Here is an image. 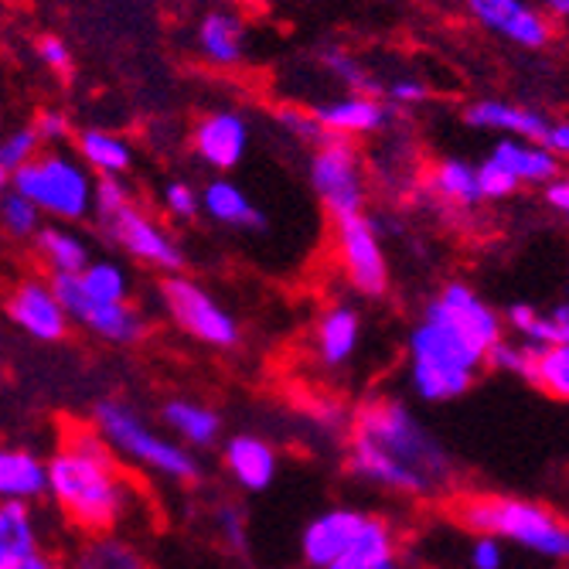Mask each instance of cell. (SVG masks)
Wrapping results in <instances>:
<instances>
[{
    "label": "cell",
    "mask_w": 569,
    "mask_h": 569,
    "mask_svg": "<svg viewBox=\"0 0 569 569\" xmlns=\"http://www.w3.org/2000/svg\"><path fill=\"white\" fill-rule=\"evenodd\" d=\"M348 468L361 481L409 498H430L453 481L447 450L392 399H376L358 412L348 440Z\"/></svg>",
    "instance_id": "cell-1"
},
{
    "label": "cell",
    "mask_w": 569,
    "mask_h": 569,
    "mask_svg": "<svg viewBox=\"0 0 569 569\" xmlns=\"http://www.w3.org/2000/svg\"><path fill=\"white\" fill-rule=\"evenodd\" d=\"M51 498L69 522L107 536L127 511V485L117 468V450L99 430H76L66 447L48 460Z\"/></svg>",
    "instance_id": "cell-2"
},
{
    "label": "cell",
    "mask_w": 569,
    "mask_h": 569,
    "mask_svg": "<svg viewBox=\"0 0 569 569\" xmlns=\"http://www.w3.org/2000/svg\"><path fill=\"white\" fill-rule=\"evenodd\" d=\"M481 366H488V351L463 335L443 310L430 300L423 318L409 331V386L427 402H450L463 396Z\"/></svg>",
    "instance_id": "cell-3"
},
{
    "label": "cell",
    "mask_w": 569,
    "mask_h": 569,
    "mask_svg": "<svg viewBox=\"0 0 569 569\" xmlns=\"http://www.w3.org/2000/svg\"><path fill=\"white\" fill-rule=\"evenodd\" d=\"M96 184L99 178L82 164L79 153L41 150L38 158L11 178L24 198H31L48 222L79 226L96 216Z\"/></svg>",
    "instance_id": "cell-4"
},
{
    "label": "cell",
    "mask_w": 569,
    "mask_h": 569,
    "mask_svg": "<svg viewBox=\"0 0 569 569\" xmlns=\"http://www.w3.org/2000/svg\"><path fill=\"white\" fill-rule=\"evenodd\" d=\"M460 519L478 536H495L501 542H515L546 559H569V529L556 515L536 501L522 498H468L460 505Z\"/></svg>",
    "instance_id": "cell-5"
},
{
    "label": "cell",
    "mask_w": 569,
    "mask_h": 569,
    "mask_svg": "<svg viewBox=\"0 0 569 569\" xmlns=\"http://www.w3.org/2000/svg\"><path fill=\"white\" fill-rule=\"evenodd\" d=\"M96 430L110 440V447L137 460L140 468H150L153 475L171 478V481H194L201 475L194 453L184 443H174L153 430L130 402L107 399L96 406Z\"/></svg>",
    "instance_id": "cell-6"
},
{
    "label": "cell",
    "mask_w": 569,
    "mask_h": 569,
    "mask_svg": "<svg viewBox=\"0 0 569 569\" xmlns=\"http://www.w3.org/2000/svg\"><path fill=\"white\" fill-rule=\"evenodd\" d=\"M307 181L315 198L321 201V209L331 216V222L366 212L369 171H366V158L358 150V140L328 137L318 147H310Z\"/></svg>",
    "instance_id": "cell-7"
},
{
    "label": "cell",
    "mask_w": 569,
    "mask_h": 569,
    "mask_svg": "<svg viewBox=\"0 0 569 569\" xmlns=\"http://www.w3.org/2000/svg\"><path fill=\"white\" fill-rule=\"evenodd\" d=\"M161 303L168 310V318L174 321L178 331L188 338L212 345V348H236L242 331L239 321L216 300L212 290H204L198 280L184 273H171L161 283Z\"/></svg>",
    "instance_id": "cell-8"
},
{
    "label": "cell",
    "mask_w": 569,
    "mask_h": 569,
    "mask_svg": "<svg viewBox=\"0 0 569 569\" xmlns=\"http://www.w3.org/2000/svg\"><path fill=\"white\" fill-rule=\"evenodd\" d=\"M335 256L345 280L361 297H382L389 290V256L382 246L379 222L369 212L335 219Z\"/></svg>",
    "instance_id": "cell-9"
},
{
    "label": "cell",
    "mask_w": 569,
    "mask_h": 569,
    "mask_svg": "<svg viewBox=\"0 0 569 569\" xmlns=\"http://www.w3.org/2000/svg\"><path fill=\"white\" fill-rule=\"evenodd\" d=\"M99 229L117 249H123L130 260H137L150 270H158L164 277L184 270V249L174 239V232L161 219H153L147 209H140L137 201L127 204V209L117 212L113 219L99 222Z\"/></svg>",
    "instance_id": "cell-10"
},
{
    "label": "cell",
    "mask_w": 569,
    "mask_h": 569,
    "mask_svg": "<svg viewBox=\"0 0 569 569\" xmlns=\"http://www.w3.org/2000/svg\"><path fill=\"white\" fill-rule=\"evenodd\" d=\"M56 280V290L69 310V318L72 325H82L89 335L102 338V341H110V345H133L143 338L147 331V321L143 315L127 303V300H99L92 297L79 277H51Z\"/></svg>",
    "instance_id": "cell-11"
},
{
    "label": "cell",
    "mask_w": 569,
    "mask_h": 569,
    "mask_svg": "<svg viewBox=\"0 0 569 569\" xmlns=\"http://www.w3.org/2000/svg\"><path fill=\"white\" fill-rule=\"evenodd\" d=\"M463 8L478 28L522 51H542L556 34L549 14L529 0H463Z\"/></svg>",
    "instance_id": "cell-12"
},
{
    "label": "cell",
    "mask_w": 569,
    "mask_h": 569,
    "mask_svg": "<svg viewBox=\"0 0 569 569\" xmlns=\"http://www.w3.org/2000/svg\"><path fill=\"white\" fill-rule=\"evenodd\" d=\"M191 41H194V51L204 66L212 69H242L249 62V21L239 8H229V4H209L198 18H194V28H191Z\"/></svg>",
    "instance_id": "cell-13"
},
{
    "label": "cell",
    "mask_w": 569,
    "mask_h": 569,
    "mask_svg": "<svg viewBox=\"0 0 569 569\" xmlns=\"http://www.w3.org/2000/svg\"><path fill=\"white\" fill-rule=\"evenodd\" d=\"M8 318L18 331H24L34 341H59L66 338L72 318L56 290V280L24 277L8 293Z\"/></svg>",
    "instance_id": "cell-14"
},
{
    "label": "cell",
    "mask_w": 569,
    "mask_h": 569,
    "mask_svg": "<svg viewBox=\"0 0 569 569\" xmlns=\"http://www.w3.org/2000/svg\"><path fill=\"white\" fill-rule=\"evenodd\" d=\"M249 140H252V127L249 117L239 110H209L191 127L194 158L216 174H229L246 161Z\"/></svg>",
    "instance_id": "cell-15"
},
{
    "label": "cell",
    "mask_w": 569,
    "mask_h": 569,
    "mask_svg": "<svg viewBox=\"0 0 569 569\" xmlns=\"http://www.w3.org/2000/svg\"><path fill=\"white\" fill-rule=\"evenodd\" d=\"M310 110H315L328 137H348V140L376 137L389 130L392 113H396L392 102L379 92H341V96L315 102Z\"/></svg>",
    "instance_id": "cell-16"
},
{
    "label": "cell",
    "mask_w": 569,
    "mask_h": 569,
    "mask_svg": "<svg viewBox=\"0 0 569 569\" xmlns=\"http://www.w3.org/2000/svg\"><path fill=\"white\" fill-rule=\"evenodd\" d=\"M433 303L443 310V315L468 335L475 345H481L488 355H491V348L505 338V315H498V310L471 287V283H460V280H453V283H447L437 297H433Z\"/></svg>",
    "instance_id": "cell-17"
},
{
    "label": "cell",
    "mask_w": 569,
    "mask_h": 569,
    "mask_svg": "<svg viewBox=\"0 0 569 569\" xmlns=\"http://www.w3.org/2000/svg\"><path fill=\"white\" fill-rule=\"evenodd\" d=\"M463 123L481 133H498V137H522V140H546L549 130V117L536 107H526V102L515 99H501V96H485L468 102L463 110Z\"/></svg>",
    "instance_id": "cell-18"
},
{
    "label": "cell",
    "mask_w": 569,
    "mask_h": 569,
    "mask_svg": "<svg viewBox=\"0 0 569 569\" xmlns=\"http://www.w3.org/2000/svg\"><path fill=\"white\" fill-rule=\"evenodd\" d=\"M366 522H369V515L355 508H335V511L318 515V519L303 529V539H300L303 559L315 569H328L335 559L348 552V546L366 529Z\"/></svg>",
    "instance_id": "cell-19"
},
{
    "label": "cell",
    "mask_w": 569,
    "mask_h": 569,
    "mask_svg": "<svg viewBox=\"0 0 569 569\" xmlns=\"http://www.w3.org/2000/svg\"><path fill=\"white\" fill-rule=\"evenodd\" d=\"M201 216L222 229H236V232L267 229V216L260 204L249 198V191L242 184H236L226 174L201 184Z\"/></svg>",
    "instance_id": "cell-20"
},
{
    "label": "cell",
    "mask_w": 569,
    "mask_h": 569,
    "mask_svg": "<svg viewBox=\"0 0 569 569\" xmlns=\"http://www.w3.org/2000/svg\"><path fill=\"white\" fill-rule=\"evenodd\" d=\"M361 345V318L351 303H331L315 325V355L325 369H341Z\"/></svg>",
    "instance_id": "cell-21"
},
{
    "label": "cell",
    "mask_w": 569,
    "mask_h": 569,
    "mask_svg": "<svg viewBox=\"0 0 569 569\" xmlns=\"http://www.w3.org/2000/svg\"><path fill=\"white\" fill-rule=\"evenodd\" d=\"M488 153H491L495 161H501L515 178H519L522 188H546L562 171V161L556 158V153L542 140L498 137Z\"/></svg>",
    "instance_id": "cell-22"
},
{
    "label": "cell",
    "mask_w": 569,
    "mask_h": 569,
    "mask_svg": "<svg viewBox=\"0 0 569 569\" xmlns=\"http://www.w3.org/2000/svg\"><path fill=\"white\" fill-rule=\"evenodd\" d=\"M31 249L41 270H48L51 277H79L92 263L89 242L69 222H44L41 232L31 239Z\"/></svg>",
    "instance_id": "cell-23"
},
{
    "label": "cell",
    "mask_w": 569,
    "mask_h": 569,
    "mask_svg": "<svg viewBox=\"0 0 569 569\" xmlns=\"http://www.w3.org/2000/svg\"><path fill=\"white\" fill-rule=\"evenodd\" d=\"M427 188L443 209H453V212H471L478 204H485L478 164L463 161V158H440L427 171Z\"/></svg>",
    "instance_id": "cell-24"
},
{
    "label": "cell",
    "mask_w": 569,
    "mask_h": 569,
    "mask_svg": "<svg viewBox=\"0 0 569 569\" xmlns=\"http://www.w3.org/2000/svg\"><path fill=\"white\" fill-rule=\"evenodd\" d=\"M76 153L96 178H127L133 171V143L107 127H86L76 133Z\"/></svg>",
    "instance_id": "cell-25"
},
{
    "label": "cell",
    "mask_w": 569,
    "mask_h": 569,
    "mask_svg": "<svg viewBox=\"0 0 569 569\" xmlns=\"http://www.w3.org/2000/svg\"><path fill=\"white\" fill-rule=\"evenodd\" d=\"M0 495L4 501H38L51 495V471L48 463L31 450H4L0 453Z\"/></svg>",
    "instance_id": "cell-26"
},
{
    "label": "cell",
    "mask_w": 569,
    "mask_h": 569,
    "mask_svg": "<svg viewBox=\"0 0 569 569\" xmlns=\"http://www.w3.org/2000/svg\"><path fill=\"white\" fill-rule=\"evenodd\" d=\"M226 468L246 491H267L277 478V453L260 437H232L226 443Z\"/></svg>",
    "instance_id": "cell-27"
},
{
    "label": "cell",
    "mask_w": 569,
    "mask_h": 569,
    "mask_svg": "<svg viewBox=\"0 0 569 569\" xmlns=\"http://www.w3.org/2000/svg\"><path fill=\"white\" fill-rule=\"evenodd\" d=\"M328 569H402L399 556H396V536L392 529L369 515L366 529L358 532V539L348 546V552L341 559H335Z\"/></svg>",
    "instance_id": "cell-28"
},
{
    "label": "cell",
    "mask_w": 569,
    "mask_h": 569,
    "mask_svg": "<svg viewBox=\"0 0 569 569\" xmlns=\"http://www.w3.org/2000/svg\"><path fill=\"white\" fill-rule=\"evenodd\" d=\"M161 417H164V427L174 437H181L184 447H212L222 433L219 412L191 399H171L161 409Z\"/></svg>",
    "instance_id": "cell-29"
},
{
    "label": "cell",
    "mask_w": 569,
    "mask_h": 569,
    "mask_svg": "<svg viewBox=\"0 0 569 569\" xmlns=\"http://www.w3.org/2000/svg\"><path fill=\"white\" fill-rule=\"evenodd\" d=\"M38 552V529L28 501L0 505V569H8Z\"/></svg>",
    "instance_id": "cell-30"
},
{
    "label": "cell",
    "mask_w": 569,
    "mask_h": 569,
    "mask_svg": "<svg viewBox=\"0 0 569 569\" xmlns=\"http://www.w3.org/2000/svg\"><path fill=\"white\" fill-rule=\"evenodd\" d=\"M318 66H321V72L331 79V82H338L345 92H379L382 96V82L376 79V72L361 62L355 51H348V48H341V44H328V48H321L318 51Z\"/></svg>",
    "instance_id": "cell-31"
},
{
    "label": "cell",
    "mask_w": 569,
    "mask_h": 569,
    "mask_svg": "<svg viewBox=\"0 0 569 569\" xmlns=\"http://www.w3.org/2000/svg\"><path fill=\"white\" fill-rule=\"evenodd\" d=\"M72 569H147L140 552L113 536H92L72 559Z\"/></svg>",
    "instance_id": "cell-32"
},
{
    "label": "cell",
    "mask_w": 569,
    "mask_h": 569,
    "mask_svg": "<svg viewBox=\"0 0 569 569\" xmlns=\"http://www.w3.org/2000/svg\"><path fill=\"white\" fill-rule=\"evenodd\" d=\"M0 226H4V232H8L11 239L31 242V239L41 232L44 216H41V209H38V204H34L31 198H24L18 188L8 184V191L0 194Z\"/></svg>",
    "instance_id": "cell-33"
},
{
    "label": "cell",
    "mask_w": 569,
    "mask_h": 569,
    "mask_svg": "<svg viewBox=\"0 0 569 569\" xmlns=\"http://www.w3.org/2000/svg\"><path fill=\"white\" fill-rule=\"evenodd\" d=\"M44 147V140L38 137L34 123H21V127H11L4 133V140H0V178H4V184H11V178L28 168Z\"/></svg>",
    "instance_id": "cell-34"
},
{
    "label": "cell",
    "mask_w": 569,
    "mask_h": 569,
    "mask_svg": "<svg viewBox=\"0 0 569 569\" xmlns=\"http://www.w3.org/2000/svg\"><path fill=\"white\" fill-rule=\"evenodd\" d=\"M542 392H549L559 402H569V345H542L539 348V366L536 379Z\"/></svg>",
    "instance_id": "cell-35"
},
{
    "label": "cell",
    "mask_w": 569,
    "mask_h": 569,
    "mask_svg": "<svg viewBox=\"0 0 569 569\" xmlns=\"http://www.w3.org/2000/svg\"><path fill=\"white\" fill-rule=\"evenodd\" d=\"M539 348L542 345H532L526 338H519V341H505L501 338L488 355V366L498 369V372H508V376H519V379L532 382L536 366H539Z\"/></svg>",
    "instance_id": "cell-36"
},
{
    "label": "cell",
    "mask_w": 569,
    "mask_h": 569,
    "mask_svg": "<svg viewBox=\"0 0 569 569\" xmlns=\"http://www.w3.org/2000/svg\"><path fill=\"white\" fill-rule=\"evenodd\" d=\"M79 280L99 300H127V293H130V273L117 260H92L79 273Z\"/></svg>",
    "instance_id": "cell-37"
},
{
    "label": "cell",
    "mask_w": 569,
    "mask_h": 569,
    "mask_svg": "<svg viewBox=\"0 0 569 569\" xmlns=\"http://www.w3.org/2000/svg\"><path fill=\"white\" fill-rule=\"evenodd\" d=\"M161 209L164 216L178 222H191L201 216V188H194L188 178H174L161 188Z\"/></svg>",
    "instance_id": "cell-38"
},
{
    "label": "cell",
    "mask_w": 569,
    "mask_h": 569,
    "mask_svg": "<svg viewBox=\"0 0 569 569\" xmlns=\"http://www.w3.org/2000/svg\"><path fill=\"white\" fill-rule=\"evenodd\" d=\"M277 123H280V130L287 137H293V140H300L307 147H318L321 140H328L321 120L315 117V110H310V107H280Z\"/></svg>",
    "instance_id": "cell-39"
},
{
    "label": "cell",
    "mask_w": 569,
    "mask_h": 569,
    "mask_svg": "<svg viewBox=\"0 0 569 569\" xmlns=\"http://www.w3.org/2000/svg\"><path fill=\"white\" fill-rule=\"evenodd\" d=\"M526 341L532 345H569V300H559L552 310H539V318L526 331Z\"/></svg>",
    "instance_id": "cell-40"
},
{
    "label": "cell",
    "mask_w": 569,
    "mask_h": 569,
    "mask_svg": "<svg viewBox=\"0 0 569 569\" xmlns=\"http://www.w3.org/2000/svg\"><path fill=\"white\" fill-rule=\"evenodd\" d=\"M478 178H481L485 201H508L511 194L522 191V181L515 178L501 161H495L491 153H485V161L478 164Z\"/></svg>",
    "instance_id": "cell-41"
},
{
    "label": "cell",
    "mask_w": 569,
    "mask_h": 569,
    "mask_svg": "<svg viewBox=\"0 0 569 569\" xmlns=\"http://www.w3.org/2000/svg\"><path fill=\"white\" fill-rule=\"evenodd\" d=\"M34 59H38L51 76H59V79L72 76V69H76L72 48H69L66 38H59V34H38V41H34Z\"/></svg>",
    "instance_id": "cell-42"
},
{
    "label": "cell",
    "mask_w": 569,
    "mask_h": 569,
    "mask_svg": "<svg viewBox=\"0 0 569 569\" xmlns=\"http://www.w3.org/2000/svg\"><path fill=\"white\" fill-rule=\"evenodd\" d=\"M127 204H133V191L123 178H99L96 184V222H107L117 212H123Z\"/></svg>",
    "instance_id": "cell-43"
},
{
    "label": "cell",
    "mask_w": 569,
    "mask_h": 569,
    "mask_svg": "<svg viewBox=\"0 0 569 569\" xmlns=\"http://www.w3.org/2000/svg\"><path fill=\"white\" fill-rule=\"evenodd\" d=\"M38 137L44 140L48 150H59L62 143L76 140V127H72V117L66 110H56V107H48V110H38V117L31 120Z\"/></svg>",
    "instance_id": "cell-44"
},
{
    "label": "cell",
    "mask_w": 569,
    "mask_h": 569,
    "mask_svg": "<svg viewBox=\"0 0 569 569\" xmlns=\"http://www.w3.org/2000/svg\"><path fill=\"white\" fill-rule=\"evenodd\" d=\"M382 96L392 102L396 110H412V107H423V102L430 99V86L417 76H396L386 82Z\"/></svg>",
    "instance_id": "cell-45"
},
{
    "label": "cell",
    "mask_w": 569,
    "mask_h": 569,
    "mask_svg": "<svg viewBox=\"0 0 569 569\" xmlns=\"http://www.w3.org/2000/svg\"><path fill=\"white\" fill-rule=\"evenodd\" d=\"M505 566V552H501V539L495 536H478L471 546V569H501Z\"/></svg>",
    "instance_id": "cell-46"
},
{
    "label": "cell",
    "mask_w": 569,
    "mask_h": 569,
    "mask_svg": "<svg viewBox=\"0 0 569 569\" xmlns=\"http://www.w3.org/2000/svg\"><path fill=\"white\" fill-rule=\"evenodd\" d=\"M542 198L549 204V212H556L559 219L569 222V171H559L546 188H542Z\"/></svg>",
    "instance_id": "cell-47"
},
{
    "label": "cell",
    "mask_w": 569,
    "mask_h": 569,
    "mask_svg": "<svg viewBox=\"0 0 569 569\" xmlns=\"http://www.w3.org/2000/svg\"><path fill=\"white\" fill-rule=\"evenodd\" d=\"M542 143L556 153L562 164H569V120H552Z\"/></svg>",
    "instance_id": "cell-48"
},
{
    "label": "cell",
    "mask_w": 569,
    "mask_h": 569,
    "mask_svg": "<svg viewBox=\"0 0 569 569\" xmlns=\"http://www.w3.org/2000/svg\"><path fill=\"white\" fill-rule=\"evenodd\" d=\"M539 8L549 14V21L556 24V31H566L569 34V0H542Z\"/></svg>",
    "instance_id": "cell-49"
},
{
    "label": "cell",
    "mask_w": 569,
    "mask_h": 569,
    "mask_svg": "<svg viewBox=\"0 0 569 569\" xmlns=\"http://www.w3.org/2000/svg\"><path fill=\"white\" fill-rule=\"evenodd\" d=\"M8 569H66V566H62V562H56L51 556H44V552H34V556H28V559L14 562V566H8Z\"/></svg>",
    "instance_id": "cell-50"
},
{
    "label": "cell",
    "mask_w": 569,
    "mask_h": 569,
    "mask_svg": "<svg viewBox=\"0 0 569 569\" xmlns=\"http://www.w3.org/2000/svg\"><path fill=\"white\" fill-rule=\"evenodd\" d=\"M239 4H252V0H239Z\"/></svg>",
    "instance_id": "cell-51"
}]
</instances>
